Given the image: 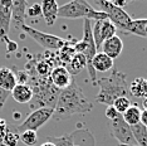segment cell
Listing matches in <instances>:
<instances>
[{"instance_id":"cell-21","label":"cell","mask_w":147,"mask_h":146,"mask_svg":"<svg viewBox=\"0 0 147 146\" xmlns=\"http://www.w3.org/2000/svg\"><path fill=\"white\" fill-rule=\"evenodd\" d=\"M146 24H147V18L143 19H135L131 22V24L127 28L126 34H135L142 38H147L146 36Z\"/></svg>"},{"instance_id":"cell-40","label":"cell","mask_w":147,"mask_h":146,"mask_svg":"<svg viewBox=\"0 0 147 146\" xmlns=\"http://www.w3.org/2000/svg\"><path fill=\"white\" fill-rule=\"evenodd\" d=\"M0 144H1V140H0Z\"/></svg>"},{"instance_id":"cell-6","label":"cell","mask_w":147,"mask_h":146,"mask_svg":"<svg viewBox=\"0 0 147 146\" xmlns=\"http://www.w3.org/2000/svg\"><path fill=\"white\" fill-rule=\"evenodd\" d=\"M20 32H24L26 35H29L35 43H38L40 47L47 49V51H61L67 44V41L61 38V36L36 30V29H34L33 26L28 25V24L22 25Z\"/></svg>"},{"instance_id":"cell-20","label":"cell","mask_w":147,"mask_h":146,"mask_svg":"<svg viewBox=\"0 0 147 146\" xmlns=\"http://www.w3.org/2000/svg\"><path fill=\"white\" fill-rule=\"evenodd\" d=\"M141 112H142V110L136 103H133V105H131V107L122 115V117L128 126H135L137 124H140V121H141Z\"/></svg>"},{"instance_id":"cell-5","label":"cell","mask_w":147,"mask_h":146,"mask_svg":"<svg viewBox=\"0 0 147 146\" xmlns=\"http://www.w3.org/2000/svg\"><path fill=\"white\" fill-rule=\"evenodd\" d=\"M94 5L98 6V10L103 11L108 16V20L113 23V25L117 28V30H121L122 33L127 32V28L131 24L132 18L125 9H119L115 6L108 0H96Z\"/></svg>"},{"instance_id":"cell-4","label":"cell","mask_w":147,"mask_h":146,"mask_svg":"<svg viewBox=\"0 0 147 146\" xmlns=\"http://www.w3.org/2000/svg\"><path fill=\"white\" fill-rule=\"evenodd\" d=\"M74 51L76 53H81L86 57L87 61V71H88L89 78H91L92 83L97 84V72L92 67V61L97 54V47L94 39L92 34V23L91 20H84L83 24V38L82 41L74 43Z\"/></svg>"},{"instance_id":"cell-12","label":"cell","mask_w":147,"mask_h":146,"mask_svg":"<svg viewBox=\"0 0 147 146\" xmlns=\"http://www.w3.org/2000/svg\"><path fill=\"white\" fill-rule=\"evenodd\" d=\"M28 3L25 0H11V23L15 29L20 30L22 25L25 24Z\"/></svg>"},{"instance_id":"cell-32","label":"cell","mask_w":147,"mask_h":146,"mask_svg":"<svg viewBox=\"0 0 147 146\" xmlns=\"http://www.w3.org/2000/svg\"><path fill=\"white\" fill-rule=\"evenodd\" d=\"M16 48H18V44L15 42L10 41V39L6 42V49H8V52H15Z\"/></svg>"},{"instance_id":"cell-18","label":"cell","mask_w":147,"mask_h":146,"mask_svg":"<svg viewBox=\"0 0 147 146\" xmlns=\"http://www.w3.org/2000/svg\"><path fill=\"white\" fill-rule=\"evenodd\" d=\"M129 93L137 98L147 97V78L137 77L133 79L131 86H129Z\"/></svg>"},{"instance_id":"cell-10","label":"cell","mask_w":147,"mask_h":146,"mask_svg":"<svg viewBox=\"0 0 147 146\" xmlns=\"http://www.w3.org/2000/svg\"><path fill=\"white\" fill-rule=\"evenodd\" d=\"M11 24V0H0V42L9 41Z\"/></svg>"},{"instance_id":"cell-19","label":"cell","mask_w":147,"mask_h":146,"mask_svg":"<svg viewBox=\"0 0 147 146\" xmlns=\"http://www.w3.org/2000/svg\"><path fill=\"white\" fill-rule=\"evenodd\" d=\"M65 68L68 69V72L71 74H78L79 72L82 71L83 68H87V61L86 57L81 53H76L73 55V58L69 61V63L65 66Z\"/></svg>"},{"instance_id":"cell-1","label":"cell","mask_w":147,"mask_h":146,"mask_svg":"<svg viewBox=\"0 0 147 146\" xmlns=\"http://www.w3.org/2000/svg\"><path fill=\"white\" fill-rule=\"evenodd\" d=\"M92 110L93 102L89 101L83 89L73 81L65 89L59 92L53 118L55 121H64L73 115H84Z\"/></svg>"},{"instance_id":"cell-36","label":"cell","mask_w":147,"mask_h":146,"mask_svg":"<svg viewBox=\"0 0 147 146\" xmlns=\"http://www.w3.org/2000/svg\"><path fill=\"white\" fill-rule=\"evenodd\" d=\"M118 146H137V145H121V144H118Z\"/></svg>"},{"instance_id":"cell-37","label":"cell","mask_w":147,"mask_h":146,"mask_svg":"<svg viewBox=\"0 0 147 146\" xmlns=\"http://www.w3.org/2000/svg\"><path fill=\"white\" fill-rule=\"evenodd\" d=\"M146 36H147V24H146Z\"/></svg>"},{"instance_id":"cell-35","label":"cell","mask_w":147,"mask_h":146,"mask_svg":"<svg viewBox=\"0 0 147 146\" xmlns=\"http://www.w3.org/2000/svg\"><path fill=\"white\" fill-rule=\"evenodd\" d=\"M40 146H55L53 142H51V141H47V142H44V144H42Z\"/></svg>"},{"instance_id":"cell-9","label":"cell","mask_w":147,"mask_h":146,"mask_svg":"<svg viewBox=\"0 0 147 146\" xmlns=\"http://www.w3.org/2000/svg\"><path fill=\"white\" fill-rule=\"evenodd\" d=\"M116 33H117V28L108 19H106V20H97L94 23V25L92 26V34L96 43L97 51L101 49L103 42L115 36Z\"/></svg>"},{"instance_id":"cell-33","label":"cell","mask_w":147,"mask_h":146,"mask_svg":"<svg viewBox=\"0 0 147 146\" xmlns=\"http://www.w3.org/2000/svg\"><path fill=\"white\" fill-rule=\"evenodd\" d=\"M141 124L145 126V127H147V110H142L141 112Z\"/></svg>"},{"instance_id":"cell-11","label":"cell","mask_w":147,"mask_h":146,"mask_svg":"<svg viewBox=\"0 0 147 146\" xmlns=\"http://www.w3.org/2000/svg\"><path fill=\"white\" fill-rule=\"evenodd\" d=\"M49 79H51L52 84L59 91L65 89L73 82L72 74L68 72V69L64 66H57V67L53 68L51 76H49Z\"/></svg>"},{"instance_id":"cell-34","label":"cell","mask_w":147,"mask_h":146,"mask_svg":"<svg viewBox=\"0 0 147 146\" xmlns=\"http://www.w3.org/2000/svg\"><path fill=\"white\" fill-rule=\"evenodd\" d=\"M142 106H143V110H147V97L143 98V101H142Z\"/></svg>"},{"instance_id":"cell-23","label":"cell","mask_w":147,"mask_h":146,"mask_svg":"<svg viewBox=\"0 0 147 146\" xmlns=\"http://www.w3.org/2000/svg\"><path fill=\"white\" fill-rule=\"evenodd\" d=\"M47 141L53 142L55 146H74V134L64 135L61 137H47Z\"/></svg>"},{"instance_id":"cell-28","label":"cell","mask_w":147,"mask_h":146,"mask_svg":"<svg viewBox=\"0 0 147 146\" xmlns=\"http://www.w3.org/2000/svg\"><path fill=\"white\" fill-rule=\"evenodd\" d=\"M105 114H106V117L108 118V120H111V121H112V120H115V118L117 117V116L119 115L118 112H117L116 110L113 108V106H108V107H107V110H106V112H105Z\"/></svg>"},{"instance_id":"cell-39","label":"cell","mask_w":147,"mask_h":146,"mask_svg":"<svg viewBox=\"0 0 147 146\" xmlns=\"http://www.w3.org/2000/svg\"><path fill=\"white\" fill-rule=\"evenodd\" d=\"M74 146H81V145H78V144H76V145H74Z\"/></svg>"},{"instance_id":"cell-30","label":"cell","mask_w":147,"mask_h":146,"mask_svg":"<svg viewBox=\"0 0 147 146\" xmlns=\"http://www.w3.org/2000/svg\"><path fill=\"white\" fill-rule=\"evenodd\" d=\"M8 128H9V126L8 124L3 120V118H0V140L3 139V136H4V134L6 131H8Z\"/></svg>"},{"instance_id":"cell-15","label":"cell","mask_w":147,"mask_h":146,"mask_svg":"<svg viewBox=\"0 0 147 146\" xmlns=\"http://www.w3.org/2000/svg\"><path fill=\"white\" fill-rule=\"evenodd\" d=\"M16 84H18V81H16L15 72L11 68L0 67V88L11 92Z\"/></svg>"},{"instance_id":"cell-38","label":"cell","mask_w":147,"mask_h":146,"mask_svg":"<svg viewBox=\"0 0 147 146\" xmlns=\"http://www.w3.org/2000/svg\"><path fill=\"white\" fill-rule=\"evenodd\" d=\"M0 146H5V145L4 144H0Z\"/></svg>"},{"instance_id":"cell-3","label":"cell","mask_w":147,"mask_h":146,"mask_svg":"<svg viewBox=\"0 0 147 146\" xmlns=\"http://www.w3.org/2000/svg\"><path fill=\"white\" fill-rule=\"evenodd\" d=\"M58 16L64 19H78L83 18L84 20H106L108 19L107 14L94 9L89 3L84 0H73L67 4L59 6Z\"/></svg>"},{"instance_id":"cell-16","label":"cell","mask_w":147,"mask_h":146,"mask_svg":"<svg viewBox=\"0 0 147 146\" xmlns=\"http://www.w3.org/2000/svg\"><path fill=\"white\" fill-rule=\"evenodd\" d=\"M11 97L18 103H28L33 99V89L29 84H16L10 92Z\"/></svg>"},{"instance_id":"cell-25","label":"cell","mask_w":147,"mask_h":146,"mask_svg":"<svg viewBox=\"0 0 147 146\" xmlns=\"http://www.w3.org/2000/svg\"><path fill=\"white\" fill-rule=\"evenodd\" d=\"M19 139H20V136L16 131H10L8 128V131L4 134L1 139V144H4L5 146H16L19 142Z\"/></svg>"},{"instance_id":"cell-8","label":"cell","mask_w":147,"mask_h":146,"mask_svg":"<svg viewBox=\"0 0 147 146\" xmlns=\"http://www.w3.org/2000/svg\"><path fill=\"white\" fill-rule=\"evenodd\" d=\"M111 136L115 137L121 145H136L131 126L125 122L122 115H118L115 120L111 121Z\"/></svg>"},{"instance_id":"cell-29","label":"cell","mask_w":147,"mask_h":146,"mask_svg":"<svg viewBox=\"0 0 147 146\" xmlns=\"http://www.w3.org/2000/svg\"><path fill=\"white\" fill-rule=\"evenodd\" d=\"M9 95H10V92H8V91H5V89L0 88V112H1L3 107H4L5 101H6V99H8Z\"/></svg>"},{"instance_id":"cell-7","label":"cell","mask_w":147,"mask_h":146,"mask_svg":"<svg viewBox=\"0 0 147 146\" xmlns=\"http://www.w3.org/2000/svg\"><path fill=\"white\" fill-rule=\"evenodd\" d=\"M54 114V108L52 107H42V108H36L32 114L28 115V117L22 122L19 126H16L15 130L19 134L24 131H35L39 130L43 125H45L51 118L53 117Z\"/></svg>"},{"instance_id":"cell-27","label":"cell","mask_w":147,"mask_h":146,"mask_svg":"<svg viewBox=\"0 0 147 146\" xmlns=\"http://www.w3.org/2000/svg\"><path fill=\"white\" fill-rule=\"evenodd\" d=\"M26 15L30 16V18H36V16L42 15L40 4H33L32 6H29V8L26 9Z\"/></svg>"},{"instance_id":"cell-26","label":"cell","mask_w":147,"mask_h":146,"mask_svg":"<svg viewBox=\"0 0 147 146\" xmlns=\"http://www.w3.org/2000/svg\"><path fill=\"white\" fill-rule=\"evenodd\" d=\"M19 136H20L22 142L25 144L26 146H33V145L36 144V141H38V135H36L35 131H24Z\"/></svg>"},{"instance_id":"cell-22","label":"cell","mask_w":147,"mask_h":146,"mask_svg":"<svg viewBox=\"0 0 147 146\" xmlns=\"http://www.w3.org/2000/svg\"><path fill=\"white\" fill-rule=\"evenodd\" d=\"M131 131L137 146H147V127L140 122L135 126H131Z\"/></svg>"},{"instance_id":"cell-2","label":"cell","mask_w":147,"mask_h":146,"mask_svg":"<svg viewBox=\"0 0 147 146\" xmlns=\"http://www.w3.org/2000/svg\"><path fill=\"white\" fill-rule=\"evenodd\" d=\"M127 74L119 72L118 69L113 68L111 76L103 77L99 81H97V84L99 87V91L96 96V101L98 103L112 106L113 102L119 97L129 98V88L127 84Z\"/></svg>"},{"instance_id":"cell-13","label":"cell","mask_w":147,"mask_h":146,"mask_svg":"<svg viewBox=\"0 0 147 146\" xmlns=\"http://www.w3.org/2000/svg\"><path fill=\"white\" fill-rule=\"evenodd\" d=\"M101 48H102V53H105L106 55H108L109 58L115 61L116 58H118L121 55L123 51V42L118 35H115L103 42Z\"/></svg>"},{"instance_id":"cell-14","label":"cell","mask_w":147,"mask_h":146,"mask_svg":"<svg viewBox=\"0 0 147 146\" xmlns=\"http://www.w3.org/2000/svg\"><path fill=\"white\" fill-rule=\"evenodd\" d=\"M42 8V15L48 26H52L55 23L57 18H58V9L59 5L57 4L54 0H44L40 3Z\"/></svg>"},{"instance_id":"cell-24","label":"cell","mask_w":147,"mask_h":146,"mask_svg":"<svg viewBox=\"0 0 147 146\" xmlns=\"http://www.w3.org/2000/svg\"><path fill=\"white\" fill-rule=\"evenodd\" d=\"M131 99L127 98V97H119L117 98L115 102H113V108L116 110L117 112H118L119 115H123L125 112L128 110L129 107H131Z\"/></svg>"},{"instance_id":"cell-17","label":"cell","mask_w":147,"mask_h":146,"mask_svg":"<svg viewBox=\"0 0 147 146\" xmlns=\"http://www.w3.org/2000/svg\"><path fill=\"white\" fill-rule=\"evenodd\" d=\"M92 67L96 72H107L115 68V61L101 52L94 55L92 61Z\"/></svg>"},{"instance_id":"cell-31","label":"cell","mask_w":147,"mask_h":146,"mask_svg":"<svg viewBox=\"0 0 147 146\" xmlns=\"http://www.w3.org/2000/svg\"><path fill=\"white\" fill-rule=\"evenodd\" d=\"M113 5L117 6V8H119V9H123L125 6H127L129 4V1H126V0H113V1H111Z\"/></svg>"}]
</instances>
